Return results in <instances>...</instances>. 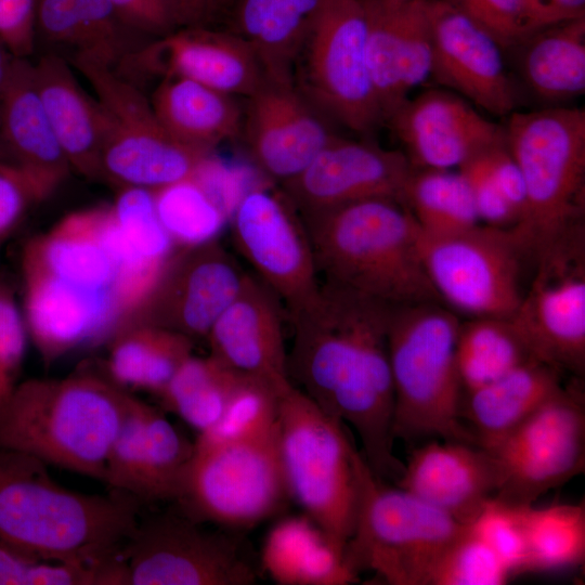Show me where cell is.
<instances>
[{"label":"cell","mask_w":585,"mask_h":585,"mask_svg":"<svg viewBox=\"0 0 585 585\" xmlns=\"http://www.w3.org/2000/svg\"><path fill=\"white\" fill-rule=\"evenodd\" d=\"M20 266L29 339L47 366L110 341L164 269L129 247L110 206L74 211L29 238Z\"/></svg>","instance_id":"1"},{"label":"cell","mask_w":585,"mask_h":585,"mask_svg":"<svg viewBox=\"0 0 585 585\" xmlns=\"http://www.w3.org/2000/svg\"><path fill=\"white\" fill-rule=\"evenodd\" d=\"M394 307L324 282L290 316L289 377L323 412L350 425L373 473L398 481L404 464L393 454L394 389L388 330Z\"/></svg>","instance_id":"2"},{"label":"cell","mask_w":585,"mask_h":585,"mask_svg":"<svg viewBox=\"0 0 585 585\" xmlns=\"http://www.w3.org/2000/svg\"><path fill=\"white\" fill-rule=\"evenodd\" d=\"M110 491L98 495L66 489L46 463L0 446V538L54 562L120 557L139 522V504Z\"/></svg>","instance_id":"3"},{"label":"cell","mask_w":585,"mask_h":585,"mask_svg":"<svg viewBox=\"0 0 585 585\" xmlns=\"http://www.w3.org/2000/svg\"><path fill=\"white\" fill-rule=\"evenodd\" d=\"M132 396L105 370L20 381L0 403V446L104 481Z\"/></svg>","instance_id":"4"},{"label":"cell","mask_w":585,"mask_h":585,"mask_svg":"<svg viewBox=\"0 0 585 585\" xmlns=\"http://www.w3.org/2000/svg\"><path fill=\"white\" fill-rule=\"evenodd\" d=\"M301 218L324 282L393 307L442 303L421 261L419 226L402 202L368 198Z\"/></svg>","instance_id":"5"},{"label":"cell","mask_w":585,"mask_h":585,"mask_svg":"<svg viewBox=\"0 0 585 585\" xmlns=\"http://www.w3.org/2000/svg\"><path fill=\"white\" fill-rule=\"evenodd\" d=\"M459 323L440 302L394 307L388 330L394 440L433 437L477 444L460 417L463 389L455 362Z\"/></svg>","instance_id":"6"},{"label":"cell","mask_w":585,"mask_h":585,"mask_svg":"<svg viewBox=\"0 0 585 585\" xmlns=\"http://www.w3.org/2000/svg\"><path fill=\"white\" fill-rule=\"evenodd\" d=\"M504 130L526 195L524 214L514 229L534 262L556 238L584 223L585 112H514Z\"/></svg>","instance_id":"7"},{"label":"cell","mask_w":585,"mask_h":585,"mask_svg":"<svg viewBox=\"0 0 585 585\" xmlns=\"http://www.w3.org/2000/svg\"><path fill=\"white\" fill-rule=\"evenodd\" d=\"M277 421L289 497L343 552L355 524L361 452L344 424L294 385L280 395Z\"/></svg>","instance_id":"8"},{"label":"cell","mask_w":585,"mask_h":585,"mask_svg":"<svg viewBox=\"0 0 585 585\" xmlns=\"http://www.w3.org/2000/svg\"><path fill=\"white\" fill-rule=\"evenodd\" d=\"M355 524L343 549L350 570L391 585H429L433 569L468 526L377 478L361 454Z\"/></svg>","instance_id":"9"},{"label":"cell","mask_w":585,"mask_h":585,"mask_svg":"<svg viewBox=\"0 0 585 585\" xmlns=\"http://www.w3.org/2000/svg\"><path fill=\"white\" fill-rule=\"evenodd\" d=\"M73 65L92 86L102 113L101 180L155 190L193 177L210 155L173 140L151 100L113 65L84 54H74Z\"/></svg>","instance_id":"10"},{"label":"cell","mask_w":585,"mask_h":585,"mask_svg":"<svg viewBox=\"0 0 585 585\" xmlns=\"http://www.w3.org/2000/svg\"><path fill=\"white\" fill-rule=\"evenodd\" d=\"M287 490L276 427L259 437L195 447L182 492V515L227 528H250L274 516Z\"/></svg>","instance_id":"11"},{"label":"cell","mask_w":585,"mask_h":585,"mask_svg":"<svg viewBox=\"0 0 585 585\" xmlns=\"http://www.w3.org/2000/svg\"><path fill=\"white\" fill-rule=\"evenodd\" d=\"M419 249L427 276L448 309L503 318L517 310L523 264L532 259L514 227L479 223L447 235L420 231Z\"/></svg>","instance_id":"12"},{"label":"cell","mask_w":585,"mask_h":585,"mask_svg":"<svg viewBox=\"0 0 585 585\" xmlns=\"http://www.w3.org/2000/svg\"><path fill=\"white\" fill-rule=\"evenodd\" d=\"M301 58L298 89L330 121L364 135L384 123L367 64L361 0H322Z\"/></svg>","instance_id":"13"},{"label":"cell","mask_w":585,"mask_h":585,"mask_svg":"<svg viewBox=\"0 0 585 585\" xmlns=\"http://www.w3.org/2000/svg\"><path fill=\"white\" fill-rule=\"evenodd\" d=\"M529 289L509 317L533 356L561 373L585 372V225L581 223L535 258Z\"/></svg>","instance_id":"14"},{"label":"cell","mask_w":585,"mask_h":585,"mask_svg":"<svg viewBox=\"0 0 585 585\" xmlns=\"http://www.w3.org/2000/svg\"><path fill=\"white\" fill-rule=\"evenodd\" d=\"M502 483L494 498L531 506L585 470V405L580 385L564 387L490 448Z\"/></svg>","instance_id":"15"},{"label":"cell","mask_w":585,"mask_h":585,"mask_svg":"<svg viewBox=\"0 0 585 585\" xmlns=\"http://www.w3.org/2000/svg\"><path fill=\"white\" fill-rule=\"evenodd\" d=\"M121 557L128 585H250L257 581L237 541L181 512L139 521Z\"/></svg>","instance_id":"16"},{"label":"cell","mask_w":585,"mask_h":585,"mask_svg":"<svg viewBox=\"0 0 585 585\" xmlns=\"http://www.w3.org/2000/svg\"><path fill=\"white\" fill-rule=\"evenodd\" d=\"M232 236L289 316L316 297L321 284L309 235L284 192L255 188L242 195L233 209Z\"/></svg>","instance_id":"17"},{"label":"cell","mask_w":585,"mask_h":585,"mask_svg":"<svg viewBox=\"0 0 585 585\" xmlns=\"http://www.w3.org/2000/svg\"><path fill=\"white\" fill-rule=\"evenodd\" d=\"M246 275L217 238L177 247L153 288L125 325L148 324L182 334L194 342L206 340Z\"/></svg>","instance_id":"18"},{"label":"cell","mask_w":585,"mask_h":585,"mask_svg":"<svg viewBox=\"0 0 585 585\" xmlns=\"http://www.w3.org/2000/svg\"><path fill=\"white\" fill-rule=\"evenodd\" d=\"M193 454L194 443L160 410L133 395L109 448L103 482L139 505L176 503Z\"/></svg>","instance_id":"19"},{"label":"cell","mask_w":585,"mask_h":585,"mask_svg":"<svg viewBox=\"0 0 585 585\" xmlns=\"http://www.w3.org/2000/svg\"><path fill=\"white\" fill-rule=\"evenodd\" d=\"M432 40V76L440 84L491 115L516 112L518 92L500 44L444 0H427Z\"/></svg>","instance_id":"20"},{"label":"cell","mask_w":585,"mask_h":585,"mask_svg":"<svg viewBox=\"0 0 585 585\" xmlns=\"http://www.w3.org/2000/svg\"><path fill=\"white\" fill-rule=\"evenodd\" d=\"M119 74L180 77L229 95H251L264 79L260 62L238 35L180 27L123 56Z\"/></svg>","instance_id":"21"},{"label":"cell","mask_w":585,"mask_h":585,"mask_svg":"<svg viewBox=\"0 0 585 585\" xmlns=\"http://www.w3.org/2000/svg\"><path fill=\"white\" fill-rule=\"evenodd\" d=\"M329 121L295 82L264 77L248 96L242 128L253 162L268 177L284 184L339 136Z\"/></svg>","instance_id":"22"},{"label":"cell","mask_w":585,"mask_h":585,"mask_svg":"<svg viewBox=\"0 0 585 585\" xmlns=\"http://www.w3.org/2000/svg\"><path fill=\"white\" fill-rule=\"evenodd\" d=\"M413 169L402 152L337 136L283 186L300 216L368 198L403 203Z\"/></svg>","instance_id":"23"},{"label":"cell","mask_w":585,"mask_h":585,"mask_svg":"<svg viewBox=\"0 0 585 585\" xmlns=\"http://www.w3.org/2000/svg\"><path fill=\"white\" fill-rule=\"evenodd\" d=\"M387 123L417 169H458L506 142L504 127L482 116L460 95L442 89L407 99Z\"/></svg>","instance_id":"24"},{"label":"cell","mask_w":585,"mask_h":585,"mask_svg":"<svg viewBox=\"0 0 585 585\" xmlns=\"http://www.w3.org/2000/svg\"><path fill=\"white\" fill-rule=\"evenodd\" d=\"M366 54L384 122L431 72L432 40L427 0H361Z\"/></svg>","instance_id":"25"},{"label":"cell","mask_w":585,"mask_h":585,"mask_svg":"<svg viewBox=\"0 0 585 585\" xmlns=\"http://www.w3.org/2000/svg\"><path fill=\"white\" fill-rule=\"evenodd\" d=\"M210 353L231 370L264 381L278 393L292 386L277 297L249 274L210 328Z\"/></svg>","instance_id":"26"},{"label":"cell","mask_w":585,"mask_h":585,"mask_svg":"<svg viewBox=\"0 0 585 585\" xmlns=\"http://www.w3.org/2000/svg\"><path fill=\"white\" fill-rule=\"evenodd\" d=\"M502 483L498 461L487 450L460 441L415 447L396 486L469 525Z\"/></svg>","instance_id":"27"},{"label":"cell","mask_w":585,"mask_h":585,"mask_svg":"<svg viewBox=\"0 0 585 585\" xmlns=\"http://www.w3.org/2000/svg\"><path fill=\"white\" fill-rule=\"evenodd\" d=\"M0 136L12 161L46 198L72 171L37 91L34 66L24 57H13L0 94Z\"/></svg>","instance_id":"28"},{"label":"cell","mask_w":585,"mask_h":585,"mask_svg":"<svg viewBox=\"0 0 585 585\" xmlns=\"http://www.w3.org/2000/svg\"><path fill=\"white\" fill-rule=\"evenodd\" d=\"M32 66L41 103L72 171L101 180L103 122L96 99L82 90L63 57L47 54Z\"/></svg>","instance_id":"29"},{"label":"cell","mask_w":585,"mask_h":585,"mask_svg":"<svg viewBox=\"0 0 585 585\" xmlns=\"http://www.w3.org/2000/svg\"><path fill=\"white\" fill-rule=\"evenodd\" d=\"M562 373L538 360L528 361L499 378L464 392L460 417L477 444L490 448L563 390Z\"/></svg>","instance_id":"30"},{"label":"cell","mask_w":585,"mask_h":585,"mask_svg":"<svg viewBox=\"0 0 585 585\" xmlns=\"http://www.w3.org/2000/svg\"><path fill=\"white\" fill-rule=\"evenodd\" d=\"M151 104L173 140L202 154L242 130L243 114L232 95L190 79L161 78Z\"/></svg>","instance_id":"31"},{"label":"cell","mask_w":585,"mask_h":585,"mask_svg":"<svg viewBox=\"0 0 585 585\" xmlns=\"http://www.w3.org/2000/svg\"><path fill=\"white\" fill-rule=\"evenodd\" d=\"M233 32L256 53L264 76L294 82V68L322 0H235Z\"/></svg>","instance_id":"32"},{"label":"cell","mask_w":585,"mask_h":585,"mask_svg":"<svg viewBox=\"0 0 585 585\" xmlns=\"http://www.w3.org/2000/svg\"><path fill=\"white\" fill-rule=\"evenodd\" d=\"M261 562L282 585H347L359 581L343 552L307 515L286 517L265 536Z\"/></svg>","instance_id":"33"},{"label":"cell","mask_w":585,"mask_h":585,"mask_svg":"<svg viewBox=\"0 0 585 585\" xmlns=\"http://www.w3.org/2000/svg\"><path fill=\"white\" fill-rule=\"evenodd\" d=\"M194 341L162 327L125 325L109 341L105 372L123 389L155 396L193 354Z\"/></svg>","instance_id":"34"},{"label":"cell","mask_w":585,"mask_h":585,"mask_svg":"<svg viewBox=\"0 0 585 585\" xmlns=\"http://www.w3.org/2000/svg\"><path fill=\"white\" fill-rule=\"evenodd\" d=\"M519 48L523 80L536 98L557 103L584 92L585 16L549 25Z\"/></svg>","instance_id":"35"},{"label":"cell","mask_w":585,"mask_h":585,"mask_svg":"<svg viewBox=\"0 0 585 585\" xmlns=\"http://www.w3.org/2000/svg\"><path fill=\"white\" fill-rule=\"evenodd\" d=\"M531 360L536 359L509 318L482 316L459 323L455 362L463 393Z\"/></svg>","instance_id":"36"},{"label":"cell","mask_w":585,"mask_h":585,"mask_svg":"<svg viewBox=\"0 0 585 585\" xmlns=\"http://www.w3.org/2000/svg\"><path fill=\"white\" fill-rule=\"evenodd\" d=\"M242 376L211 355L192 354L156 398L161 408L200 433L221 417Z\"/></svg>","instance_id":"37"},{"label":"cell","mask_w":585,"mask_h":585,"mask_svg":"<svg viewBox=\"0 0 585 585\" xmlns=\"http://www.w3.org/2000/svg\"><path fill=\"white\" fill-rule=\"evenodd\" d=\"M403 204L428 235L454 234L480 223L469 185L459 170L414 168L404 187Z\"/></svg>","instance_id":"38"},{"label":"cell","mask_w":585,"mask_h":585,"mask_svg":"<svg viewBox=\"0 0 585 585\" xmlns=\"http://www.w3.org/2000/svg\"><path fill=\"white\" fill-rule=\"evenodd\" d=\"M529 550V572L578 566L585 558L584 504L521 506Z\"/></svg>","instance_id":"39"},{"label":"cell","mask_w":585,"mask_h":585,"mask_svg":"<svg viewBox=\"0 0 585 585\" xmlns=\"http://www.w3.org/2000/svg\"><path fill=\"white\" fill-rule=\"evenodd\" d=\"M151 191L157 217L176 247L216 239L225 211L193 177Z\"/></svg>","instance_id":"40"},{"label":"cell","mask_w":585,"mask_h":585,"mask_svg":"<svg viewBox=\"0 0 585 585\" xmlns=\"http://www.w3.org/2000/svg\"><path fill=\"white\" fill-rule=\"evenodd\" d=\"M278 393L269 384L242 376L218 421L198 433L195 447H210L259 437L277 425Z\"/></svg>","instance_id":"41"},{"label":"cell","mask_w":585,"mask_h":585,"mask_svg":"<svg viewBox=\"0 0 585 585\" xmlns=\"http://www.w3.org/2000/svg\"><path fill=\"white\" fill-rule=\"evenodd\" d=\"M444 1L480 25L504 50L519 48L538 30L575 17L544 0Z\"/></svg>","instance_id":"42"},{"label":"cell","mask_w":585,"mask_h":585,"mask_svg":"<svg viewBox=\"0 0 585 585\" xmlns=\"http://www.w3.org/2000/svg\"><path fill=\"white\" fill-rule=\"evenodd\" d=\"M121 570L96 563L43 560L0 538V585H119Z\"/></svg>","instance_id":"43"},{"label":"cell","mask_w":585,"mask_h":585,"mask_svg":"<svg viewBox=\"0 0 585 585\" xmlns=\"http://www.w3.org/2000/svg\"><path fill=\"white\" fill-rule=\"evenodd\" d=\"M65 24L75 54H84L117 65L134 49L127 40L129 29L109 0H68Z\"/></svg>","instance_id":"44"},{"label":"cell","mask_w":585,"mask_h":585,"mask_svg":"<svg viewBox=\"0 0 585 585\" xmlns=\"http://www.w3.org/2000/svg\"><path fill=\"white\" fill-rule=\"evenodd\" d=\"M110 210L129 247L144 260L165 265L177 247L157 217L152 191L121 187Z\"/></svg>","instance_id":"45"},{"label":"cell","mask_w":585,"mask_h":585,"mask_svg":"<svg viewBox=\"0 0 585 585\" xmlns=\"http://www.w3.org/2000/svg\"><path fill=\"white\" fill-rule=\"evenodd\" d=\"M510 575L492 548L468 525L441 556L429 585H502Z\"/></svg>","instance_id":"46"},{"label":"cell","mask_w":585,"mask_h":585,"mask_svg":"<svg viewBox=\"0 0 585 585\" xmlns=\"http://www.w3.org/2000/svg\"><path fill=\"white\" fill-rule=\"evenodd\" d=\"M469 526L492 548L511 575L529 572L521 506H511L492 497Z\"/></svg>","instance_id":"47"},{"label":"cell","mask_w":585,"mask_h":585,"mask_svg":"<svg viewBox=\"0 0 585 585\" xmlns=\"http://www.w3.org/2000/svg\"><path fill=\"white\" fill-rule=\"evenodd\" d=\"M29 334L12 286L0 278V403L20 384Z\"/></svg>","instance_id":"48"},{"label":"cell","mask_w":585,"mask_h":585,"mask_svg":"<svg viewBox=\"0 0 585 585\" xmlns=\"http://www.w3.org/2000/svg\"><path fill=\"white\" fill-rule=\"evenodd\" d=\"M47 199L35 180L17 165L0 160V247L30 208Z\"/></svg>","instance_id":"49"},{"label":"cell","mask_w":585,"mask_h":585,"mask_svg":"<svg viewBox=\"0 0 585 585\" xmlns=\"http://www.w3.org/2000/svg\"><path fill=\"white\" fill-rule=\"evenodd\" d=\"M458 170L469 185L480 222L503 229L517 225L519 217L490 177L482 154L465 162Z\"/></svg>","instance_id":"50"},{"label":"cell","mask_w":585,"mask_h":585,"mask_svg":"<svg viewBox=\"0 0 585 585\" xmlns=\"http://www.w3.org/2000/svg\"><path fill=\"white\" fill-rule=\"evenodd\" d=\"M36 0H0V41L15 57L34 50Z\"/></svg>","instance_id":"51"},{"label":"cell","mask_w":585,"mask_h":585,"mask_svg":"<svg viewBox=\"0 0 585 585\" xmlns=\"http://www.w3.org/2000/svg\"><path fill=\"white\" fill-rule=\"evenodd\" d=\"M120 21L132 31L161 37L177 29L167 0H109Z\"/></svg>","instance_id":"52"},{"label":"cell","mask_w":585,"mask_h":585,"mask_svg":"<svg viewBox=\"0 0 585 585\" xmlns=\"http://www.w3.org/2000/svg\"><path fill=\"white\" fill-rule=\"evenodd\" d=\"M482 158L490 177L515 209L520 222L526 205L525 185L520 168L506 142L482 153Z\"/></svg>","instance_id":"53"},{"label":"cell","mask_w":585,"mask_h":585,"mask_svg":"<svg viewBox=\"0 0 585 585\" xmlns=\"http://www.w3.org/2000/svg\"><path fill=\"white\" fill-rule=\"evenodd\" d=\"M177 27L203 26L214 9L213 0H167Z\"/></svg>","instance_id":"54"},{"label":"cell","mask_w":585,"mask_h":585,"mask_svg":"<svg viewBox=\"0 0 585 585\" xmlns=\"http://www.w3.org/2000/svg\"><path fill=\"white\" fill-rule=\"evenodd\" d=\"M571 16L585 15V0H544Z\"/></svg>","instance_id":"55"},{"label":"cell","mask_w":585,"mask_h":585,"mask_svg":"<svg viewBox=\"0 0 585 585\" xmlns=\"http://www.w3.org/2000/svg\"><path fill=\"white\" fill-rule=\"evenodd\" d=\"M13 55L0 41V94L5 83Z\"/></svg>","instance_id":"56"},{"label":"cell","mask_w":585,"mask_h":585,"mask_svg":"<svg viewBox=\"0 0 585 585\" xmlns=\"http://www.w3.org/2000/svg\"><path fill=\"white\" fill-rule=\"evenodd\" d=\"M0 160L13 162L0 136ZM14 164V162H13Z\"/></svg>","instance_id":"57"},{"label":"cell","mask_w":585,"mask_h":585,"mask_svg":"<svg viewBox=\"0 0 585 585\" xmlns=\"http://www.w3.org/2000/svg\"><path fill=\"white\" fill-rule=\"evenodd\" d=\"M231 1H235V0H213L214 5H217V4H227Z\"/></svg>","instance_id":"58"}]
</instances>
